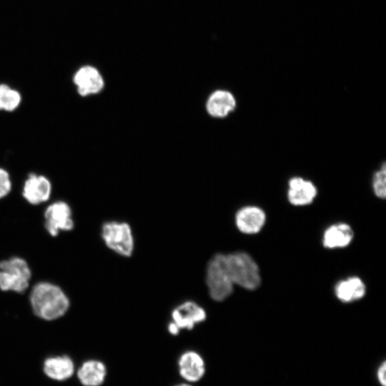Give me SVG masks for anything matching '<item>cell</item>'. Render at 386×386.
Segmentation results:
<instances>
[{
    "instance_id": "cell-1",
    "label": "cell",
    "mask_w": 386,
    "mask_h": 386,
    "mask_svg": "<svg viewBox=\"0 0 386 386\" xmlns=\"http://www.w3.org/2000/svg\"><path fill=\"white\" fill-rule=\"evenodd\" d=\"M29 299L33 313L46 321L62 317L70 307V300L65 292L59 285L47 281L34 284Z\"/></svg>"
},
{
    "instance_id": "cell-2",
    "label": "cell",
    "mask_w": 386,
    "mask_h": 386,
    "mask_svg": "<svg viewBox=\"0 0 386 386\" xmlns=\"http://www.w3.org/2000/svg\"><path fill=\"white\" fill-rule=\"evenodd\" d=\"M225 264L234 284L248 290L257 289L261 282L259 267L247 253L224 254Z\"/></svg>"
},
{
    "instance_id": "cell-3",
    "label": "cell",
    "mask_w": 386,
    "mask_h": 386,
    "mask_svg": "<svg viewBox=\"0 0 386 386\" xmlns=\"http://www.w3.org/2000/svg\"><path fill=\"white\" fill-rule=\"evenodd\" d=\"M31 270L26 260L11 257L0 262V290L3 292H24L30 284Z\"/></svg>"
},
{
    "instance_id": "cell-4",
    "label": "cell",
    "mask_w": 386,
    "mask_h": 386,
    "mask_svg": "<svg viewBox=\"0 0 386 386\" xmlns=\"http://www.w3.org/2000/svg\"><path fill=\"white\" fill-rule=\"evenodd\" d=\"M205 281L209 295L214 301H224L232 295L234 285L226 267L224 254H216L209 260Z\"/></svg>"
},
{
    "instance_id": "cell-5",
    "label": "cell",
    "mask_w": 386,
    "mask_h": 386,
    "mask_svg": "<svg viewBox=\"0 0 386 386\" xmlns=\"http://www.w3.org/2000/svg\"><path fill=\"white\" fill-rule=\"evenodd\" d=\"M101 237L105 245L116 254L131 257L134 251V237L130 224L123 221L111 220L101 227Z\"/></svg>"
},
{
    "instance_id": "cell-6",
    "label": "cell",
    "mask_w": 386,
    "mask_h": 386,
    "mask_svg": "<svg viewBox=\"0 0 386 386\" xmlns=\"http://www.w3.org/2000/svg\"><path fill=\"white\" fill-rule=\"evenodd\" d=\"M74 222L70 206L64 201H56L49 204L44 211V227L53 237L61 232L74 229Z\"/></svg>"
},
{
    "instance_id": "cell-7",
    "label": "cell",
    "mask_w": 386,
    "mask_h": 386,
    "mask_svg": "<svg viewBox=\"0 0 386 386\" xmlns=\"http://www.w3.org/2000/svg\"><path fill=\"white\" fill-rule=\"evenodd\" d=\"M207 312L198 303L188 300L176 306L171 312L172 321L182 330H192L207 319Z\"/></svg>"
},
{
    "instance_id": "cell-8",
    "label": "cell",
    "mask_w": 386,
    "mask_h": 386,
    "mask_svg": "<svg viewBox=\"0 0 386 386\" xmlns=\"http://www.w3.org/2000/svg\"><path fill=\"white\" fill-rule=\"evenodd\" d=\"M73 81L81 96L98 94L104 86L102 74L97 69L90 65L79 68L73 76Z\"/></svg>"
},
{
    "instance_id": "cell-9",
    "label": "cell",
    "mask_w": 386,
    "mask_h": 386,
    "mask_svg": "<svg viewBox=\"0 0 386 386\" xmlns=\"http://www.w3.org/2000/svg\"><path fill=\"white\" fill-rule=\"evenodd\" d=\"M177 366L179 375L188 383L199 381L206 372L202 356L194 350H187L182 353Z\"/></svg>"
},
{
    "instance_id": "cell-10",
    "label": "cell",
    "mask_w": 386,
    "mask_h": 386,
    "mask_svg": "<svg viewBox=\"0 0 386 386\" xmlns=\"http://www.w3.org/2000/svg\"><path fill=\"white\" fill-rule=\"evenodd\" d=\"M51 192V184L46 177L30 174L24 182L22 195L29 204L36 205L46 202Z\"/></svg>"
},
{
    "instance_id": "cell-11",
    "label": "cell",
    "mask_w": 386,
    "mask_h": 386,
    "mask_svg": "<svg viewBox=\"0 0 386 386\" xmlns=\"http://www.w3.org/2000/svg\"><path fill=\"white\" fill-rule=\"evenodd\" d=\"M266 220L264 212L256 206H246L239 209L234 217L237 228L242 233L251 234L259 232Z\"/></svg>"
},
{
    "instance_id": "cell-12",
    "label": "cell",
    "mask_w": 386,
    "mask_h": 386,
    "mask_svg": "<svg viewBox=\"0 0 386 386\" xmlns=\"http://www.w3.org/2000/svg\"><path fill=\"white\" fill-rule=\"evenodd\" d=\"M43 372L51 380L61 382L71 377L75 372L73 360L69 355L50 356L43 362Z\"/></svg>"
},
{
    "instance_id": "cell-13",
    "label": "cell",
    "mask_w": 386,
    "mask_h": 386,
    "mask_svg": "<svg viewBox=\"0 0 386 386\" xmlns=\"http://www.w3.org/2000/svg\"><path fill=\"white\" fill-rule=\"evenodd\" d=\"M287 197L295 206H305L312 202L317 196V190L315 184L300 177L290 179Z\"/></svg>"
},
{
    "instance_id": "cell-14",
    "label": "cell",
    "mask_w": 386,
    "mask_h": 386,
    "mask_svg": "<svg viewBox=\"0 0 386 386\" xmlns=\"http://www.w3.org/2000/svg\"><path fill=\"white\" fill-rule=\"evenodd\" d=\"M236 107V99L229 91L219 89L213 91L206 102V110L211 117L217 119L228 116Z\"/></svg>"
},
{
    "instance_id": "cell-15",
    "label": "cell",
    "mask_w": 386,
    "mask_h": 386,
    "mask_svg": "<svg viewBox=\"0 0 386 386\" xmlns=\"http://www.w3.org/2000/svg\"><path fill=\"white\" fill-rule=\"evenodd\" d=\"M107 374L105 364L99 360L90 359L84 361L78 368L76 376L83 386H100Z\"/></svg>"
},
{
    "instance_id": "cell-16",
    "label": "cell",
    "mask_w": 386,
    "mask_h": 386,
    "mask_svg": "<svg viewBox=\"0 0 386 386\" xmlns=\"http://www.w3.org/2000/svg\"><path fill=\"white\" fill-rule=\"evenodd\" d=\"M353 231L346 223H338L329 227L324 232L323 245L329 249L345 247L353 238Z\"/></svg>"
},
{
    "instance_id": "cell-17",
    "label": "cell",
    "mask_w": 386,
    "mask_h": 386,
    "mask_svg": "<svg viewBox=\"0 0 386 386\" xmlns=\"http://www.w3.org/2000/svg\"><path fill=\"white\" fill-rule=\"evenodd\" d=\"M365 292L364 282L357 277L341 280L335 287L337 297L342 302L357 301L364 297Z\"/></svg>"
},
{
    "instance_id": "cell-18",
    "label": "cell",
    "mask_w": 386,
    "mask_h": 386,
    "mask_svg": "<svg viewBox=\"0 0 386 386\" xmlns=\"http://www.w3.org/2000/svg\"><path fill=\"white\" fill-rule=\"evenodd\" d=\"M20 93L6 84H0V110L12 112L20 104Z\"/></svg>"
},
{
    "instance_id": "cell-19",
    "label": "cell",
    "mask_w": 386,
    "mask_h": 386,
    "mask_svg": "<svg viewBox=\"0 0 386 386\" xmlns=\"http://www.w3.org/2000/svg\"><path fill=\"white\" fill-rule=\"evenodd\" d=\"M372 188L375 194L379 198L384 199L386 196V169L385 164L377 171L373 177Z\"/></svg>"
},
{
    "instance_id": "cell-20",
    "label": "cell",
    "mask_w": 386,
    "mask_h": 386,
    "mask_svg": "<svg viewBox=\"0 0 386 386\" xmlns=\"http://www.w3.org/2000/svg\"><path fill=\"white\" fill-rule=\"evenodd\" d=\"M11 189V182L9 173L0 168V199L6 197Z\"/></svg>"
},
{
    "instance_id": "cell-21",
    "label": "cell",
    "mask_w": 386,
    "mask_h": 386,
    "mask_svg": "<svg viewBox=\"0 0 386 386\" xmlns=\"http://www.w3.org/2000/svg\"><path fill=\"white\" fill-rule=\"evenodd\" d=\"M386 362L383 361L377 370V378L381 386H386Z\"/></svg>"
},
{
    "instance_id": "cell-22",
    "label": "cell",
    "mask_w": 386,
    "mask_h": 386,
    "mask_svg": "<svg viewBox=\"0 0 386 386\" xmlns=\"http://www.w3.org/2000/svg\"><path fill=\"white\" fill-rule=\"evenodd\" d=\"M167 329L168 332L172 335H177L181 330L179 327L172 321L168 324Z\"/></svg>"
},
{
    "instance_id": "cell-23",
    "label": "cell",
    "mask_w": 386,
    "mask_h": 386,
    "mask_svg": "<svg viewBox=\"0 0 386 386\" xmlns=\"http://www.w3.org/2000/svg\"><path fill=\"white\" fill-rule=\"evenodd\" d=\"M175 386H192V385L188 382H184V383L176 385Z\"/></svg>"
}]
</instances>
